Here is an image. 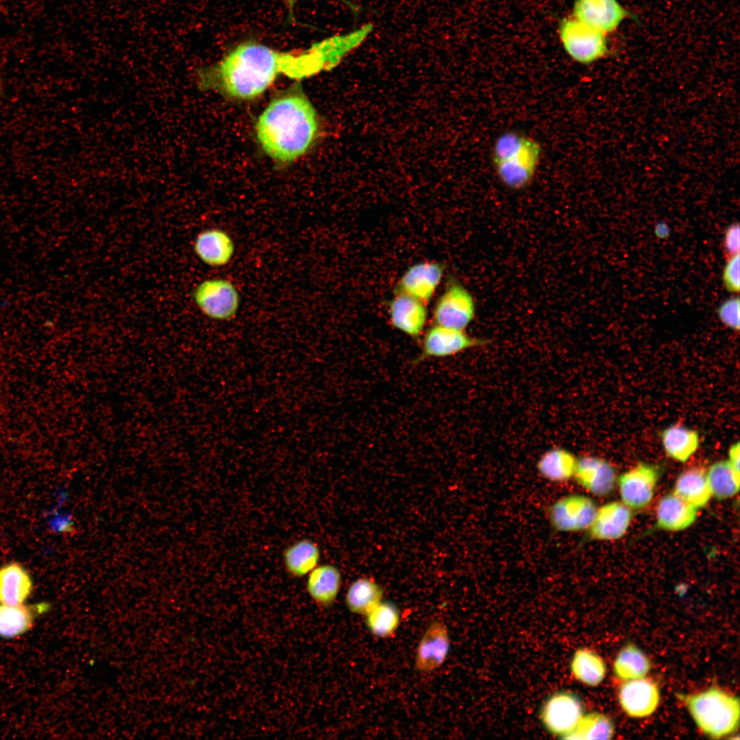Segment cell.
I'll use <instances>...</instances> for the list:
<instances>
[{"mask_svg":"<svg viewBox=\"0 0 740 740\" xmlns=\"http://www.w3.org/2000/svg\"><path fill=\"white\" fill-rule=\"evenodd\" d=\"M334 69L330 49L323 39L300 51H282L246 40L233 47L214 64L196 72L197 87L216 90L232 98L260 95L280 75L302 79Z\"/></svg>","mask_w":740,"mask_h":740,"instance_id":"6da1fadb","label":"cell"},{"mask_svg":"<svg viewBox=\"0 0 740 740\" xmlns=\"http://www.w3.org/2000/svg\"><path fill=\"white\" fill-rule=\"evenodd\" d=\"M317 112L299 90L273 99L259 116L256 132L264 152L283 163L295 161L312 146L319 131Z\"/></svg>","mask_w":740,"mask_h":740,"instance_id":"7a4b0ae2","label":"cell"},{"mask_svg":"<svg viewBox=\"0 0 740 740\" xmlns=\"http://www.w3.org/2000/svg\"><path fill=\"white\" fill-rule=\"evenodd\" d=\"M541 153V144L535 139L507 131L495 140L491 160L500 181L510 190H521L533 181Z\"/></svg>","mask_w":740,"mask_h":740,"instance_id":"3957f363","label":"cell"},{"mask_svg":"<svg viewBox=\"0 0 740 740\" xmlns=\"http://www.w3.org/2000/svg\"><path fill=\"white\" fill-rule=\"evenodd\" d=\"M684 700L697 726L712 738L731 734L739 726V698L720 688H708Z\"/></svg>","mask_w":740,"mask_h":740,"instance_id":"277c9868","label":"cell"},{"mask_svg":"<svg viewBox=\"0 0 740 740\" xmlns=\"http://www.w3.org/2000/svg\"><path fill=\"white\" fill-rule=\"evenodd\" d=\"M192 299L204 315L221 321L234 319L241 304L238 288L232 281L224 278L201 281L193 288Z\"/></svg>","mask_w":740,"mask_h":740,"instance_id":"5b68a950","label":"cell"},{"mask_svg":"<svg viewBox=\"0 0 740 740\" xmlns=\"http://www.w3.org/2000/svg\"><path fill=\"white\" fill-rule=\"evenodd\" d=\"M558 34L566 53L581 64H593L608 54L606 35L573 16L560 21Z\"/></svg>","mask_w":740,"mask_h":740,"instance_id":"8992f818","label":"cell"},{"mask_svg":"<svg viewBox=\"0 0 740 740\" xmlns=\"http://www.w3.org/2000/svg\"><path fill=\"white\" fill-rule=\"evenodd\" d=\"M476 306L471 293L458 280L451 278L433 311L434 324L465 330L473 321Z\"/></svg>","mask_w":740,"mask_h":740,"instance_id":"52a82bcc","label":"cell"},{"mask_svg":"<svg viewBox=\"0 0 740 740\" xmlns=\"http://www.w3.org/2000/svg\"><path fill=\"white\" fill-rule=\"evenodd\" d=\"M489 343V339L472 336L465 330L434 324L426 331L423 338L421 354L413 362L418 363L429 358L452 356Z\"/></svg>","mask_w":740,"mask_h":740,"instance_id":"ba28073f","label":"cell"},{"mask_svg":"<svg viewBox=\"0 0 740 740\" xmlns=\"http://www.w3.org/2000/svg\"><path fill=\"white\" fill-rule=\"evenodd\" d=\"M597 510L595 503L590 497L571 494L555 501L548 508L547 515L555 530L575 532L589 529Z\"/></svg>","mask_w":740,"mask_h":740,"instance_id":"9c48e42d","label":"cell"},{"mask_svg":"<svg viewBox=\"0 0 740 740\" xmlns=\"http://www.w3.org/2000/svg\"><path fill=\"white\" fill-rule=\"evenodd\" d=\"M584 715L580 699L575 693L563 691L554 693L543 704L541 718L550 733L564 739Z\"/></svg>","mask_w":740,"mask_h":740,"instance_id":"30bf717a","label":"cell"},{"mask_svg":"<svg viewBox=\"0 0 740 740\" xmlns=\"http://www.w3.org/2000/svg\"><path fill=\"white\" fill-rule=\"evenodd\" d=\"M632 14L618 0H576L572 16L607 35Z\"/></svg>","mask_w":740,"mask_h":740,"instance_id":"8fae6325","label":"cell"},{"mask_svg":"<svg viewBox=\"0 0 740 740\" xmlns=\"http://www.w3.org/2000/svg\"><path fill=\"white\" fill-rule=\"evenodd\" d=\"M659 477L658 467L639 463L620 476L618 485L622 502L630 509H642L651 502Z\"/></svg>","mask_w":740,"mask_h":740,"instance_id":"7c38bea8","label":"cell"},{"mask_svg":"<svg viewBox=\"0 0 740 740\" xmlns=\"http://www.w3.org/2000/svg\"><path fill=\"white\" fill-rule=\"evenodd\" d=\"M450 649V638L447 626L441 621H432L421 637L416 650L415 667L422 673L440 668Z\"/></svg>","mask_w":740,"mask_h":740,"instance_id":"4fadbf2b","label":"cell"},{"mask_svg":"<svg viewBox=\"0 0 740 740\" xmlns=\"http://www.w3.org/2000/svg\"><path fill=\"white\" fill-rule=\"evenodd\" d=\"M444 271L445 266L440 262L426 261L415 263L401 277L395 293L406 295L426 303L436 291Z\"/></svg>","mask_w":740,"mask_h":740,"instance_id":"5bb4252c","label":"cell"},{"mask_svg":"<svg viewBox=\"0 0 740 740\" xmlns=\"http://www.w3.org/2000/svg\"><path fill=\"white\" fill-rule=\"evenodd\" d=\"M660 691L657 684L645 677L626 680L620 687L618 694L619 704L630 717L643 718L652 715L660 702Z\"/></svg>","mask_w":740,"mask_h":740,"instance_id":"9a60e30c","label":"cell"},{"mask_svg":"<svg viewBox=\"0 0 740 740\" xmlns=\"http://www.w3.org/2000/svg\"><path fill=\"white\" fill-rule=\"evenodd\" d=\"M193 248L204 264L214 268L227 265L236 251L232 236L219 227H210L199 232L194 239Z\"/></svg>","mask_w":740,"mask_h":740,"instance_id":"2e32d148","label":"cell"},{"mask_svg":"<svg viewBox=\"0 0 740 740\" xmlns=\"http://www.w3.org/2000/svg\"><path fill=\"white\" fill-rule=\"evenodd\" d=\"M574 480L597 496H605L613 489L616 481L614 467L606 460L593 456L577 458Z\"/></svg>","mask_w":740,"mask_h":740,"instance_id":"e0dca14e","label":"cell"},{"mask_svg":"<svg viewBox=\"0 0 740 740\" xmlns=\"http://www.w3.org/2000/svg\"><path fill=\"white\" fill-rule=\"evenodd\" d=\"M391 324L412 338L419 337L426 323V303L414 297L396 294L388 305Z\"/></svg>","mask_w":740,"mask_h":740,"instance_id":"ac0fdd59","label":"cell"},{"mask_svg":"<svg viewBox=\"0 0 740 740\" xmlns=\"http://www.w3.org/2000/svg\"><path fill=\"white\" fill-rule=\"evenodd\" d=\"M632 513L623 502H612L597 508L595 517L589 528L593 539L608 541L622 537L628 530Z\"/></svg>","mask_w":740,"mask_h":740,"instance_id":"d6986e66","label":"cell"},{"mask_svg":"<svg viewBox=\"0 0 740 740\" xmlns=\"http://www.w3.org/2000/svg\"><path fill=\"white\" fill-rule=\"evenodd\" d=\"M341 584V572L332 564H319L306 576L307 593L314 603L323 608L334 604Z\"/></svg>","mask_w":740,"mask_h":740,"instance_id":"ffe728a7","label":"cell"},{"mask_svg":"<svg viewBox=\"0 0 740 740\" xmlns=\"http://www.w3.org/2000/svg\"><path fill=\"white\" fill-rule=\"evenodd\" d=\"M49 608L47 603L7 605L0 604V637L13 639L33 626L37 617Z\"/></svg>","mask_w":740,"mask_h":740,"instance_id":"44dd1931","label":"cell"},{"mask_svg":"<svg viewBox=\"0 0 740 740\" xmlns=\"http://www.w3.org/2000/svg\"><path fill=\"white\" fill-rule=\"evenodd\" d=\"M698 509L674 493L666 495L656 506L657 526L667 531L683 530L695 522Z\"/></svg>","mask_w":740,"mask_h":740,"instance_id":"7402d4cb","label":"cell"},{"mask_svg":"<svg viewBox=\"0 0 740 740\" xmlns=\"http://www.w3.org/2000/svg\"><path fill=\"white\" fill-rule=\"evenodd\" d=\"M282 558L286 572L292 578H301L320 564L321 550L314 541L303 538L286 546Z\"/></svg>","mask_w":740,"mask_h":740,"instance_id":"603a6c76","label":"cell"},{"mask_svg":"<svg viewBox=\"0 0 740 740\" xmlns=\"http://www.w3.org/2000/svg\"><path fill=\"white\" fill-rule=\"evenodd\" d=\"M32 590V579L21 564L10 563L0 567V604H23Z\"/></svg>","mask_w":740,"mask_h":740,"instance_id":"cb8c5ba5","label":"cell"},{"mask_svg":"<svg viewBox=\"0 0 740 740\" xmlns=\"http://www.w3.org/2000/svg\"><path fill=\"white\" fill-rule=\"evenodd\" d=\"M383 595V589L376 581L362 577L349 586L345 603L350 613L365 615L382 601Z\"/></svg>","mask_w":740,"mask_h":740,"instance_id":"d4e9b609","label":"cell"},{"mask_svg":"<svg viewBox=\"0 0 740 740\" xmlns=\"http://www.w3.org/2000/svg\"><path fill=\"white\" fill-rule=\"evenodd\" d=\"M661 441L667 454L682 463L696 452L700 443L698 432L680 423L665 428L661 433Z\"/></svg>","mask_w":740,"mask_h":740,"instance_id":"484cf974","label":"cell"},{"mask_svg":"<svg viewBox=\"0 0 740 740\" xmlns=\"http://www.w3.org/2000/svg\"><path fill=\"white\" fill-rule=\"evenodd\" d=\"M674 493L697 508L707 504L712 497L706 472L701 467H691L678 477Z\"/></svg>","mask_w":740,"mask_h":740,"instance_id":"4316f807","label":"cell"},{"mask_svg":"<svg viewBox=\"0 0 740 740\" xmlns=\"http://www.w3.org/2000/svg\"><path fill=\"white\" fill-rule=\"evenodd\" d=\"M577 457L569 449L553 447L543 453L536 463L538 472L552 482H565L573 478Z\"/></svg>","mask_w":740,"mask_h":740,"instance_id":"83f0119b","label":"cell"},{"mask_svg":"<svg viewBox=\"0 0 740 740\" xmlns=\"http://www.w3.org/2000/svg\"><path fill=\"white\" fill-rule=\"evenodd\" d=\"M571 671L574 678L582 683L595 687L604 680L606 667L602 658L591 649L577 650L571 661Z\"/></svg>","mask_w":740,"mask_h":740,"instance_id":"f1b7e54d","label":"cell"},{"mask_svg":"<svg viewBox=\"0 0 740 740\" xmlns=\"http://www.w3.org/2000/svg\"><path fill=\"white\" fill-rule=\"evenodd\" d=\"M651 669L648 657L633 644L624 647L613 665L615 674L624 681L645 677Z\"/></svg>","mask_w":740,"mask_h":740,"instance_id":"f546056e","label":"cell"},{"mask_svg":"<svg viewBox=\"0 0 740 740\" xmlns=\"http://www.w3.org/2000/svg\"><path fill=\"white\" fill-rule=\"evenodd\" d=\"M365 616L369 631L373 635L380 638L393 635L401 622L399 608L389 601L382 600Z\"/></svg>","mask_w":740,"mask_h":740,"instance_id":"4dcf8cb0","label":"cell"},{"mask_svg":"<svg viewBox=\"0 0 740 740\" xmlns=\"http://www.w3.org/2000/svg\"><path fill=\"white\" fill-rule=\"evenodd\" d=\"M739 473L726 460L713 463L706 471V478L712 496L725 500L734 496L739 489Z\"/></svg>","mask_w":740,"mask_h":740,"instance_id":"1f68e13d","label":"cell"},{"mask_svg":"<svg viewBox=\"0 0 740 740\" xmlns=\"http://www.w3.org/2000/svg\"><path fill=\"white\" fill-rule=\"evenodd\" d=\"M614 735V725L606 715L600 713L584 715L576 727L564 739H609Z\"/></svg>","mask_w":740,"mask_h":740,"instance_id":"d6a6232c","label":"cell"},{"mask_svg":"<svg viewBox=\"0 0 740 740\" xmlns=\"http://www.w3.org/2000/svg\"><path fill=\"white\" fill-rule=\"evenodd\" d=\"M739 298L736 297L724 301L717 310L722 323L737 331L739 330Z\"/></svg>","mask_w":740,"mask_h":740,"instance_id":"836d02e7","label":"cell"},{"mask_svg":"<svg viewBox=\"0 0 740 740\" xmlns=\"http://www.w3.org/2000/svg\"><path fill=\"white\" fill-rule=\"evenodd\" d=\"M739 254L729 259L723 273V281L726 289L731 293L739 292Z\"/></svg>","mask_w":740,"mask_h":740,"instance_id":"e575fe53","label":"cell"},{"mask_svg":"<svg viewBox=\"0 0 740 740\" xmlns=\"http://www.w3.org/2000/svg\"><path fill=\"white\" fill-rule=\"evenodd\" d=\"M739 231L738 223H732L726 230L723 247L727 259L739 254Z\"/></svg>","mask_w":740,"mask_h":740,"instance_id":"d590c367","label":"cell"},{"mask_svg":"<svg viewBox=\"0 0 740 740\" xmlns=\"http://www.w3.org/2000/svg\"><path fill=\"white\" fill-rule=\"evenodd\" d=\"M728 462L735 471L739 473L740 448L739 441L732 445L730 447Z\"/></svg>","mask_w":740,"mask_h":740,"instance_id":"8d00e7d4","label":"cell"},{"mask_svg":"<svg viewBox=\"0 0 740 740\" xmlns=\"http://www.w3.org/2000/svg\"><path fill=\"white\" fill-rule=\"evenodd\" d=\"M339 1H342L345 5H347V6H348L352 10V12L355 15H357L358 14V12H360V8L357 5L353 3L352 2H351V1H349L348 0H339Z\"/></svg>","mask_w":740,"mask_h":740,"instance_id":"74e56055","label":"cell"},{"mask_svg":"<svg viewBox=\"0 0 740 740\" xmlns=\"http://www.w3.org/2000/svg\"><path fill=\"white\" fill-rule=\"evenodd\" d=\"M298 1L299 0H284V1L286 2V5L288 7V9L290 10V13H291V14L293 13V8L295 5V4L297 3Z\"/></svg>","mask_w":740,"mask_h":740,"instance_id":"f35d334b","label":"cell"},{"mask_svg":"<svg viewBox=\"0 0 740 740\" xmlns=\"http://www.w3.org/2000/svg\"><path fill=\"white\" fill-rule=\"evenodd\" d=\"M1 90H2V82H1V79H0V93L1 92Z\"/></svg>","mask_w":740,"mask_h":740,"instance_id":"ab89813d","label":"cell"}]
</instances>
